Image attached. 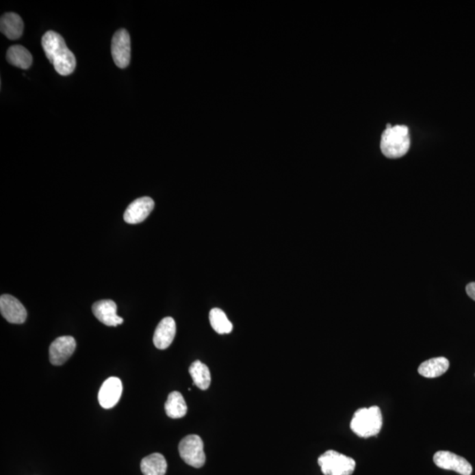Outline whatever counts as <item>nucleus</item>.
Here are the masks:
<instances>
[{
  "label": "nucleus",
  "mask_w": 475,
  "mask_h": 475,
  "mask_svg": "<svg viewBox=\"0 0 475 475\" xmlns=\"http://www.w3.org/2000/svg\"><path fill=\"white\" fill-rule=\"evenodd\" d=\"M179 453L185 463L195 468L203 467L206 456L203 451V442L197 435H189L179 444Z\"/></svg>",
  "instance_id": "39448f33"
},
{
  "label": "nucleus",
  "mask_w": 475,
  "mask_h": 475,
  "mask_svg": "<svg viewBox=\"0 0 475 475\" xmlns=\"http://www.w3.org/2000/svg\"><path fill=\"white\" fill-rule=\"evenodd\" d=\"M131 37L126 29L116 31L111 43V53L117 67L125 69L131 62Z\"/></svg>",
  "instance_id": "423d86ee"
},
{
  "label": "nucleus",
  "mask_w": 475,
  "mask_h": 475,
  "mask_svg": "<svg viewBox=\"0 0 475 475\" xmlns=\"http://www.w3.org/2000/svg\"><path fill=\"white\" fill-rule=\"evenodd\" d=\"M465 291H467V295L475 301V282L468 283L465 287Z\"/></svg>",
  "instance_id": "412c9836"
},
{
  "label": "nucleus",
  "mask_w": 475,
  "mask_h": 475,
  "mask_svg": "<svg viewBox=\"0 0 475 475\" xmlns=\"http://www.w3.org/2000/svg\"><path fill=\"white\" fill-rule=\"evenodd\" d=\"M6 60L12 66L27 70L33 63V57L26 48L21 45L11 46L6 53Z\"/></svg>",
  "instance_id": "f3484780"
},
{
  "label": "nucleus",
  "mask_w": 475,
  "mask_h": 475,
  "mask_svg": "<svg viewBox=\"0 0 475 475\" xmlns=\"http://www.w3.org/2000/svg\"><path fill=\"white\" fill-rule=\"evenodd\" d=\"M382 424L383 418L381 409L377 406H372L355 412L350 422V428L357 436L368 439L370 437L377 436L381 433Z\"/></svg>",
  "instance_id": "f03ea898"
},
{
  "label": "nucleus",
  "mask_w": 475,
  "mask_h": 475,
  "mask_svg": "<svg viewBox=\"0 0 475 475\" xmlns=\"http://www.w3.org/2000/svg\"><path fill=\"white\" fill-rule=\"evenodd\" d=\"M209 322L212 329L220 335L230 334L233 331V324L228 320L227 314L220 308H214L209 311Z\"/></svg>",
  "instance_id": "aec40b11"
},
{
  "label": "nucleus",
  "mask_w": 475,
  "mask_h": 475,
  "mask_svg": "<svg viewBox=\"0 0 475 475\" xmlns=\"http://www.w3.org/2000/svg\"><path fill=\"white\" fill-rule=\"evenodd\" d=\"M0 311L2 316L8 322L12 324H23L26 322L27 313L26 308L11 295L4 294L0 298Z\"/></svg>",
  "instance_id": "1a4fd4ad"
},
{
  "label": "nucleus",
  "mask_w": 475,
  "mask_h": 475,
  "mask_svg": "<svg viewBox=\"0 0 475 475\" xmlns=\"http://www.w3.org/2000/svg\"><path fill=\"white\" fill-rule=\"evenodd\" d=\"M190 374L193 379V384L202 390L208 389L211 385V372L208 366L201 361H196L190 367Z\"/></svg>",
  "instance_id": "6ab92c4d"
},
{
  "label": "nucleus",
  "mask_w": 475,
  "mask_h": 475,
  "mask_svg": "<svg viewBox=\"0 0 475 475\" xmlns=\"http://www.w3.org/2000/svg\"><path fill=\"white\" fill-rule=\"evenodd\" d=\"M409 131L405 125H396L385 129L382 134L381 148L382 153L387 158H402L409 152Z\"/></svg>",
  "instance_id": "7ed1b4c3"
},
{
  "label": "nucleus",
  "mask_w": 475,
  "mask_h": 475,
  "mask_svg": "<svg viewBox=\"0 0 475 475\" xmlns=\"http://www.w3.org/2000/svg\"><path fill=\"white\" fill-rule=\"evenodd\" d=\"M434 463L442 470L454 471L461 475H471L473 473L470 462L455 453L447 451H439L435 453Z\"/></svg>",
  "instance_id": "0eeeda50"
},
{
  "label": "nucleus",
  "mask_w": 475,
  "mask_h": 475,
  "mask_svg": "<svg viewBox=\"0 0 475 475\" xmlns=\"http://www.w3.org/2000/svg\"><path fill=\"white\" fill-rule=\"evenodd\" d=\"M177 334V324L171 317L164 318L157 326L153 344L159 350H166L172 344Z\"/></svg>",
  "instance_id": "ddd939ff"
},
{
  "label": "nucleus",
  "mask_w": 475,
  "mask_h": 475,
  "mask_svg": "<svg viewBox=\"0 0 475 475\" xmlns=\"http://www.w3.org/2000/svg\"><path fill=\"white\" fill-rule=\"evenodd\" d=\"M475 376V375H474Z\"/></svg>",
  "instance_id": "4be33fe9"
},
{
  "label": "nucleus",
  "mask_w": 475,
  "mask_h": 475,
  "mask_svg": "<svg viewBox=\"0 0 475 475\" xmlns=\"http://www.w3.org/2000/svg\"><path fill=\"white\" fill-rule=\"evenodd\" d=\"M449 367L450 362L446 357H434L422 363L419 366L418 372L422 377L435 378L445 374Z\"/></svg>",
  "instance_id": "2eb2a0df"
},
{
  "label": "nucleus",
  "mask_w": 475,
  "mask_h": 475,
  "mask_svg": "<svg viewBox=\"0 0 475 475\" xmlns=\"http://www.w3.org/2000/svg\"><path fill=\"white\" fill-rule=\"evenodd\" d=\"M154 201L151 197L144 196L136 199L128 206L123 215L126 223L136 224L146 220L153 211Z\"/></svg>",
  "instance_id": "9b49d317"
},
{
  "label": "nucleus",
  "mask_w": 475,
  "mask_h": 475,
  "mask_svg": "<svg viewBox=\"0 0 475 475\" xmlns=\"http://www.w3.org/2000/svg\"><path fill=\"white\" fill-rule=\"evenodd\" d=\"M324 475H352L356 461L352 458L329 450L318 459Z\"/></svg>",
  "instance_id": "20e7f679"
},
{
  "label": "nucleus",
  "mask_w": 475,
  "mask_h": 475,
  "mask_svg": "<svg viewBox=\"0 0 475 475\" xmlns=\"http://www.w3.org/2000/svg\"><path fill=\"white\" fill-rule=\"evenodd\" d=\"M165 410L168 418L172 419L183 418L186 415L188 407L183 394L179 391H172L166 400Z\"/></svg>",
  "instance_id": "a211bd4d"
},
{
  "label": "nucleus",
  "mask_w": 475,
  "mask_h": 475,
  "mask_svg": "<svg viewBox=\"0 0 475 475\" xmlns=\"http://www.w3.org/2000/svg\"><path fill=\"white\" fill-rule=\"evenodd\" d=\"M24 23L20 15L14 12H6L0 20V30L10 40H17L23 36Z\"/></svg>",
  "instance_id": "4468645a"
},
{
  "label": "nucleus",
  "mask_w": 475,
  "mask_h": 475,
  "mask_svg": "<svg viewBox=\"0 0 475 475\" xmlns=\"http://www.w3.org/2000/svg\"><path fill=\"white\" fill-rule=\"evenodd\" d=\"M123 384L121 379L110 377L105 381L98 394L100 405L103 409H110L119 402L122 396Z\"/></svg>",
  "instance_id": "9d476101"
},
{
  "label": "nucleus",
  "mask_w": 475,
  "mask_h": 475,
  "mask_svg": "<svg viewBox=\"0 0 475 475\" xmlns=\"http://www.w3.org/2000/svg\"><path fill=\"white\" fill-rule=\"evenodd\" d=\"M42 46L46 57L57 73L67 76L74 72L76 68L75 55L67 47L60 34L51 30L46 32L42 38Z\"/></svg>",
  "instance_id": "f257e3e1"
},
{
  "label": "nucleus",
  "mask_w": 475,
  "mask_h": 475,
  "mask_svg": "<svg viewBox=\"0 0 475 475\" xmlns=\"http://www.w3.org/2000/svg\"><path fill=\"white\" fill-rule=\"evenodd\" d=\"M92 313L101 323L109 326H116L123 323V319L117 316V305L111 299H103L92 305Z\"/></svg>",
  "instance_id": "f8f14e48"
},
{
  "label": "nucleus",
  "mask_w": 475,
  "mask_h": 475,
  "mask_svg": "<svg viewBox=\"0 0 475 475\" xmlns=\"http://www.w3.org/2000/svg\"><path fill=\"white\" fill-rule=\"evenodd\" d=\"M76 350V341L73 336H61L49 347V361L53 365H64Z\"/></svg>",
  "instance_id": "6e6552de"
},
{
  "label": "nucleus",
  "mask_w": 475,
  "mask_h": 475,
  "mask_svg": "<svg viewBox=\"0 0 475 475\" xmlns=\"http://www.w3.org/2000/svg\"><path fill=\"white\" fill-rule=\"evenodd\" d=\"M140 467L144 475H165L168 463L164 456L160 453H153L142 459Z\"/></svg>",
  "instance_id": "dca6fc26"
}]
</instances>
